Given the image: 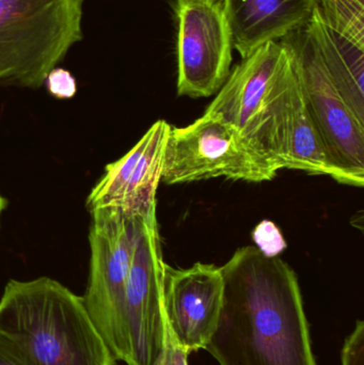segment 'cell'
<instances>
[{
	"label": "cell",
	"instance_id": "6da1fadb",
	"mask_svg": "<svg viewBox=\"0 0 364 365\" xmlns=\"http://www.w3.org/2000/svg\"><path fill=\"white\" fill-rule=\"evenodd\" d=\"M224 302L205 351L219 365H318L298 278L256 246L222 266Z\"/></svg>",
	"mask_w": 364,
	"mask_h": 365
},
{
	"label": "cell",
	"instance_id": "7c38bea8",
	"mask_svg": "<svg viewBox=\"0 0 364 365\" xmlns=\"http://www.w3.org/2000/svg\"><path fill=\"white\" fill-rule=\"evenodd\" d=\"M241 59L271 41H279L307 25L316 0H224Z\"/></svg>",
	"mask_w": 364,
	"mask_h": 365
},
{
	"label": "cell",
	"instance_id": "8992f818",
	"mask_svg": "<svg viewBox=\"0 0 364 365\" xmlns=\"http://www.w3.org/2000/svg\"><path fill=\"white\" fill-rule=\"evenodd\" d=\"M278 171L236 126L219 113L205 111L185 128L171 126L162 181L177 185L224 178L262 182L275 179Z\"/></svg>",
	"mask_w": 364,
	"mask_h": 365
},
{
	"label": "cell",
	"instance_id": "8fae6325",
	"mask_svg": "<svg viewBox=\"0 0 364 365\" xmlns=\"http://www.w3.org/2000/svg\"><path fill=\"white\" fill-rule=\"evenodd\" d=\"M170 130L168 122L157 120L125 155L107 165L88 195V210L113 208L137 217L156 204Z\"/></svg>",
	"mask_w": 364,
	"mask_h": 365
},
{
	"label": "cell",
	"instance_id": "ac0fdd59",
	"mask_svg": "<svg viewBox=\"0 0 364 365\" xmlns=\"http://www.w3.org/2000/svg\"><path fill=\"white\" fill-rule=\"evenodd\" d=\"M188 354L177 344L166 321L164 351L154 365H188Z\"/></svg>",
	"mask_w": 364,
	"mask_h": 365
},
{
	"label": "cell",
	"instance_id": "7a4b0ae2",
	"mask_svg": "<svg viewBox=\"0 0 364 365\" xmlns=\"http://www.w3.org/2000/svg\"><path fill=\"white\" fill-rule=\"evenodd\" d=\"M0 336L27 365H117L83 297L48 277L6 283Z\"/></svg>",
	"mask_w": 364,
	"mask_h": 365
},
{
	"label": "cell",
	"instance_id": "ba28073f",
	"mask_svg": "<svg viewBox=\"0 0 364 365\" xmlns=\"http://www.w3.org/2000/svg\"><path fill=\"white\" fill-rule=\"evenodd\" d=\"M290 43L296 53L308 111L333 167V179L363 187L364 125L340 96L307 34Z\"/></svg>",
	"mask_w": 364,
	"mask_h": 365
},
{
	"label": "cell",
	"instance_id": "9c48e42d",
	"mask_svg": "<svg viewBox=\"0 0 364 365\" xmlns=\"http://www.w3.org/2000/svg\"><path fill=\"white\" fill-rule=\"evenodd\" d=\"M165 264L154 204L139 217L136 246L126 283L125 317L130 349L128 365H154L164 351Z\"/></svg>",
	"mask_w": 364,
	"mask_h": 365
},
{
	"label": "cell",
	"instance_id": "5b68a950",
	"mask_svg": "<svg viewBox=\"0 0 364 365\" xmlns=\"http://www.w3.org/2000/svg\"><path fill=\"white\" fill-rule=\"evenodd\" d=\"M91 215L89 277L83 304L113 357L128 364L125 289L141 215L130 217L113 208H100Z\"/></svg>",
	"mask_w": 364,
	"mask_h": 365
},
{
	"label": "cell",
	"instance_id": "3957f363",
	"mask_svg": "<svg viewBox=\"0 0 364 365\" xmlns=\"http://www.w3.org/2000/svg\"><path fill=\"white\" fill-rule=\"evenodd\" d=\"M301 89L290 41H271L231 71L207 111L219 113L236 126L261 155L282 170L293 108Z\"/></svg>",
	"mask_w": 364,
	"mask_h": 365
},
{
	"label": "cell",
	"instance_id": "30bf717a",
	"mask_svg": "<svg viewBox=\"0 0 364 365\" xmlns=\"http://www.w3.org/2000/svg\"><path fill=\"white\" fill-rule=\"evenodd\" d=\"M224 302L222 267L196 263L189 268L165 264L162 306L177 344L190 355L205 349Z\"/></svg>",
	"mask_w": 364,
	"mask_h": 365
},
{
	"label": "cell",
	"instance_id": "5bb4252c",
	"mask_svg": "<svg viewBox=\"0 0 364 365\" xmlns=\"http://www.w3.org/2000/svg\"><path fill=\"white\" fill-rule=\"evenodd\" d=\"M286 169L333 178V167L321 135L310 117L303 89L293 108L286 141Z\"/></svg>",
	"mask_w": 364,
	"mask_h": 365
},
{
	"label": "cell",
	"instance_id": "ffe728a7",
	"mask_svg": "<svg viewBox=\"0 0 364 365\" xmlns=\"http://www.w3.org/2000/svg\"><path fill=\"white\" fill-rule=\"evenodd\" d=\"M6 206V201L4 197H2L1 193H0V218H1L2 212H4V208Z\"/></svg>",
	"mask_w": 364,
	"mask_h": 365
},
{
	"label": "cell",
	"instance_id": "9a60e30c",
	"mask_svg": "<svg viewBox=\"0 0 364 365\" xmlns=\"http://www.w3.org/2000/svg\"><path fill=\"white\" fill-rule=\"evenodd\" d=\"M326 23L364 48V0H316Z\"/></svg>",
	"mask_w": 364,
	"mask_h": 365
},
{
	"label": "cell",
	"instance_id": "d6986e66",
	"mask_svg": "<svg viewBox=\"0 0 364 365\" xmlns=\"http://www.w3.org/2000/svg\"><path fill=\"white\" fill-rule=\"evenodd\" d=\"M0 365H27L1 336H0Z\"/></svg>",
	"mask_w": 364,
	"mask_h": 365
},
{
	"label": "cell",
	"instance_id": "52a82bcc",
	"mask_svg": "<svg viewBox=\"0 0 364 365\" xmlns=\"http://www.w3.org/2000/svg\"><path fill=\"white\" fill-rule=\"evenodd\" d=\"M177 94L209 98L231 73L232 27L224 0H175Z\"/></svg>",
	"mask_w": 364,
	"mask_h": 365
},
{
	"label": "cell",
	"instance_id": "277c9868",
	"mask_svg": "<svg viewBox=\"0 0 364 365\" xmlns=\"http://www.w3.org/2000/svg\"><path fill=\"white\" fill-rule=\"evenodd\" d=\"M85 0H0V86L40 89L83 40Z\"/></svg>",
	"mask_w": 364,
	"mask_h": 365
},
{
	"label": "cell",
	"instance_id": "2e32d148",
	"mask_svg": "<svg viewBox=\"0 0 364 365\" xmlns=\"http://www.w3.org/2000/svg\"><path fill=\"white\" fill-rule=\"evenodd\" d=\"M252 240L256 248L269 257H279L288 247L281 231L273 221L263 220L259 223L252 232Z\"/></svg>",
	"mask_w": 364,
	"mask_h": 365
},
{
	"label": "cell",
	"instance_id": "e0dca14e",
	"mask_svg": "<svg viewBox=\"0 0 364 365\" xmlns=\"http://www.w3.org/2000/svg\"><path fill=\"white\" fill-rule=\"evenodd\" d=\"M44 85L53 98L58 100H70L77 93V83L68 70L55 68L49 72Z\"/></svg>",
	"mask_w": 364,
	"mask_h": 365
},
{
	"label": "cell",
	"instance_id": "4fadbf2b",
	"mask_svg": "<svg viewBox=\"0 0 364 365\" xmlns=\"http://www.w3.org/2000/svg\"><path fill=\"white\" fill-rule=\"evenodd\" d=\"M340 96L364 125V48L348 40L325 21L318 4L305 26Z\"/></svg>",
	"mask_w": 364,
	"mask_h": 365
}]
</instances>
